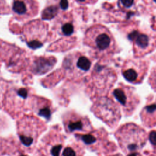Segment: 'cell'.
<instances>
[{"label": "cell", "instance_id": "6da1fadb", "mask_svg": "<svg viewBox=\"0 0 156 156\" xmlns=\"http://www.w3.org/2000/svg\"><path fill=\"white\" fill-rule=\"evenodd\" d=\"M84 42L99 54L112 52L115 48V40L113 35L108 28L100 25H94L88 29Z\"/></svg>", "mask_w": 156, "mask_h": 156}, {"label": "cell", "instance_id": "7a4b0ae2", "mask_svg": "<svg viewBox=\"0 0 156 156\" xmlns=\"http://www.w3.org/2000/svg\"><path fill=\"white\" fill-rule=\"evenodd\" d=\"M23 36L28 46L33 49L42 47L49 38L47 23L40 20L31 21L23 28Z\"/></svg>", "mask_w": 156, "mask_h": 156}, {"label": "cell", "instance_id": "3957f363", "mask_svg": "<svg viewBox=\"0 0 156 156\" xmlns=\"http://www.w3.org/2000/svg\"><path fill=\"white\" fill-rule=\"evenodd\" d=\"M45 129V125L39 119L33 116L24 117L18 123V133L22 144L30 147Z\"/></svg>", "mask_w": 156, "mask_h": 156}, {"label": "cell", "instance_id": "277c9868", "mask_svg": "<svg viewBox=\"0 0 156 156\" xmlns=\"http://www.w3.org/2000/svg\"><path fill=\"white\" fill-rule=\"evenodd\" d=\"M127 37L133 44L135 53L141 54L151 51L155 46L156 36L138 29H132Z\"/></svg>", "mask_w": 156, "mask_h": 156}, {"label": "cell", "instance_id": "5b68a950", "mask_svg": "<svg viewBox=\"0 0 156 156\" xmlns=\"http://www.w3.org/2000/svg\"><path fill=\"white\" fill-rule=\"evenodd\" d=\"M29 92V90L24 87H14L7 92L5 103L7 110L13 115L19 113L28 98Z\"/></svg>", "mask_w": 156, "mask_h": 156}, {"label": "cell", "instance_id": "8992f818", "mask_svg": "<svg viewBox=\"0 0 156 156\" xmlns=\"http://www.w3.org/2000/svg\"><path fill=\"white\" fill-rule=\"evenodd\" d=\"M91 61L81 53H75L67 56L64 61V68L68 73L78 76L88 71L91 67Z\"/></svg>", "mask_w": 156, "mask_h": 156}, {"label": "cell", "instance_id": "52a82bcc", "mask_svg": "<svg viewBox=\"0 0 156 156\" xmlns=\"http://www.w3.org/2000/svg\"><path fill=\"white\" fill-rule=\"evenodd\" d=\"M39 4L36 0H13L12 12L19 20L35 17L39 12Z\"/></svg>", "mask_w": 156, "mask_h": 156}, {"label": "cell", "instance_id": "ba28073f", "mask_svg": "<svg viewBox=\"0 0 156 156\" xmlns=\"http://www.w3.org/2000/svg\"><path fill=\"white\" fill-rule=\"evenodd\" d=\"M49 135L43 140L40 148V156H60L64 140L60 135Z\"/></svg>", "mask_w": 156, "mask_h": 156}, {"label": "cell", "instance_id": "9c48e42d", "mask_svg": "<svg viewBox=\"0 0 156 156\" xmlns=\"http://www.w3.org/2000/svg\"><path fill=\"white\" fill-rule=\"evenodd\" d=\"M64 124L66 131L68 133H73L78 131L86 130L87 120L76 114L70 113L65 116Z\"/></svg>", "mask_w": 156, "mask_h": 156}, {"label": "cell", "instance_id": "30bf717a", "mask_svg": "<svg viewBox=\"0 0 156 156\" xmlns=\"http://www.w3.org/2000/svg\"><path fill=\"white\" fill-rule=\"evenodd\" d=\"M55 27L56 32L59 35L65 37H70L75 32L74 22L70 14H65L59 17L56 20Z\"/></svg>", "mask_w": 156, "mask_h": 156}, {"label": "cell", "instance_id": "8fae6325", "mask_svg": "<svg viewBox=\"0 0 156 156\" xmlns=\"http://www.w3.org/2000/svg\"><path fill=\"white\" fill-rule=\"evenodd\" d=\"M33 109L40 116L47 120H50L52 114V106L51 103L47 99L34 97L33 101Z\"/></svg>", "mask_w": 156, "mask_h": 156}, {"label": "cell", "instance_id": "7c38bea8", "mask_svg": "<svg viewBox=\"0 0 156 156\" xmlns=\"http://www.w3.org/2000/svg\"><path fill=\"white\" fill-rule=\"evenodd\" d=\"M55 62L56 60L52 57L37 58L33 62L31 70L34 74H44L53 67Z\"/></svg>", "mask_w": 156, "mask_h": 156}, {"label": "cell", "instance_id": "4fadbf2b", "mask_svg": "<svg viewBox=\"0 0 156 156\" xmlns=\"http://www.w3.org/2000/svg\"><path fill=\"white\" fill-rule=\"evenodd\" d=\"M62 156H80L79 150L76 146H68L64 149Z\"/></svg>", "mask_w": 156, "mask_h": 156}, {"label": "cell", "instance_id": "5bb4252c", "mask_svg": "<svg viewBox=\"0 0 156 156\" xmlns=\"http://www.w3.org/2000/svg\"><path fill=\"white\" fill-rule=\"evenodd\" d=\"M124 78L129 82L135 81L138 76L136 70L133 68H129L123 73Z\"/></svg>", "mask_w": 156, "mask_h": 156}, {"label": "cell", "instance_id": "9a60e30c", "mask_svg": "<svg viewBox=\"0 0 156 156\" xmlns=\"http://www.w3.org/2000/svg\"><path fill=\"white\" fill-rule=\"evenodd\" d=\"M57 8L56 6H51L45 9L43 13V19H51L57 14Z\"/></svg>", "mask_w": 156, "mask_h": 156}, {"label": "cell", "instance_id": "2e32d148", "mask_svg": "<svg viewBox=\"0 0 156 156\" xmlns=\"http://www.w3.org/2000/svg\"><path fill=\"white\" fill-rule=\"evenodd\" d=\"M113 96L123 105L126 104V96L124 92L121 89H115L113 91Z\"/></svg>", "mask_w": 156, "mask_h": 156}, {"label": "cell", "instance_id": "e0dca14e", "mask_svg": "<svg viewBox=\"0 0 156 156\" xmlns=\"http://www.w3.org/2000/svg\"><path fill=\"white\" fill-rule=\"evenodd\" d=\"M10 13V9L5 0H0V15Z\"/></svg>", "mask_w": 156, "mask_h": 156}, {"label": "cell", "instance_id": "ac0fdd59", "mask_svg": "<svg viewBox=\"0 0 156 156\" xmlns=\"http://www.w3.org/2000/svg\"><path fill=\"white\" fill-rule=\"evenodd\" d=\"M134 4V0H119L118 5L124 9L131 8Z\"/></svg>", "mask_w": 156, "mask_h": 156}, {"label": "cell", "instance_id": "d6986e66", "mask_svg": "<svg viewBox=\"0 0 156 156\" xmlns=\"http://www.w3.org/2000/svg\"><path fill=\"white\" fill-rule=\"evenodd\" d=\"M75 1L79 5H93L98 0H75Z\"/></svg>", "mask_w": 156, "mask_h": 156}, {"label": "cell", "instance_id": "ffe728a7", "mask_svg": "<svg viewBox=\"0 0 156 156\" xmlns=\"http://www.w3.org/2000/svg\"><path fill=\"white\" fill-rule=\"evenodd\" d=\"M149 140L152 144L156 145V132L155 131H152L150 133Z\"/></svg>", "mask_w": 156, "mask_h": 156}, {"label": "cell", "instance_id": "44dd1931", "mask_svg": "<svg viewBox=\"0 0 156 156\" xmlns=\"http://www.w3.org/2000/svg\"><path fill=\"white\" fill-rule=\"evenodd\" d=\"M60 6L63 10H65L67 9L68 6V0H61L60 1Z\"/></svg>", "mask_w": 156, "mask_h": 156}, {"label": "cell", "instance_id": "7402d4cb", "mask_svg": "<svg viewBox=\"0 0 156 156\" xmlns=\"http://www.w3.org/2000/svg\"><path fill=\"white\" fill-rule=\"evenodd\" d=\"M146 110L149 113H152L156 110V105L151 104L150 106H148L146 107Z\"/></svg>", "mask_w": 156, "mask_h": 156}, {"label": "cell", "instance_id": "603a6c76", "mask_svg": "<svg viewBox=\"0 0 156 156\" xmlns=\"http://www.w3.org/2000/svg\"><path fill=\"white\" fill-rule=\"evenodd\" d=\"M5 88V81H3L2 80H0V95L3 94V90ZM0 98H2L3 99V96L0 95Z\"/></svg>", "mask_w": 156, "mask_h": 156}, {"label": "cell", "instance_id": "cb8c5ba5", "mask_svg": "<svg viewBox=\"0 0 156 156\" xmlns=\"http://www.w3.org/2000/svg\"><path fill=\"white\" fill-rule=\"evenodd\" d=\"M18 156H28V155L26 154H20Z\"/></svg>", "mask_w": 156, "mask_h": 156}, {"label": "cell", "instance_id": "d4e9b609", "mask_svg": "<svg viewBox=\"0 0 156 156\" xmlns=\"http://www.w3.org/2000/svg\"><path fill=\"white\" fill-rule=\"evenodd\" d=\"M151 2H152V3H154L156 5V0H151Z\"/></svg>", "mask_w": 156, "mask_h": 156}, {"label": "cell", "instance_id": "484cf974", "mask_svg": "<svg viewBox=\"0 0 156 156\" xmlns=\"http://www.w3.org/2000/svg\"><path fill=\"white\" fill-rule=\"evenodd\" d=\"M128 156H137V155H136V154L135 153H133V154H131L129 155Z\"/></svg>", "mask_w": 156, "mask_h": 156}]
</instances>
